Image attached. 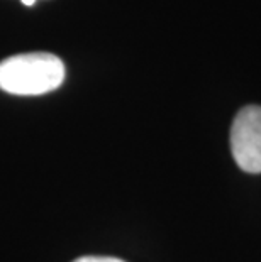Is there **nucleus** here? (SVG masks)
<instances>
[{"label":"nucleus","instance_id":"f03ea898","mask_svg":"<svg viewBox=\"0 0 261 262\" xmlns=\"http://www.w3.org/2000/svg\"><path fill=\"white\" fill-rule=\"evenodd\" d=\"M231 152L236 164L249 174L261 172V107L248 105L237 112L231 127Z\"/></svg>","mask_w":261,"mask_h":262},{"label":"nucleus","instance_id":"20e7f679","mask_svg":"<svg viewBox=\"0 0 261 262\" xmlns=\"http://www.w3.org/2000/svg\"><path fill=\"white\" fill-rule=\"evenodd\" d=\"M21 2L24 4V5H27V7H31V5H34L37 0H21Z\"/></svg>","mask_w":261,"mask_h":262},{"label":"nucleus","instance_id":"7ed1b4c3","mask_svg":"<svg viewBox=\"0 0 261 262\" xmlns=\"http://www.w3.org/2000/svg\"><path fill=\"white\" fill-rule=\"evenodd\" d=\"M73 262H124L117 257H101V255H85V257H78Z\"/></svg>","mask_w":261,"mask_h":262},{"label":"nucleus","instance_id":"f257e3e1","mask_svg":"<svg viewBox=\"0 0 261 262\" xmlns=\"http://www.w3.org/2000/svg\"><path fill=\"white\" fill-rule=\"evenodd\" d=\"M65 64L51 53H24L0 61V90L36 97L49 93L63 83Z\"/></svg>","mask_w":261,"mask_h":262}]
</instances>
